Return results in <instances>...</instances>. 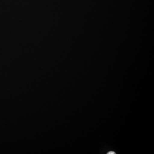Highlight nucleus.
Returning <instances> with one entry per match:
<instances>
[{
	"label": "nucleus",
	"mask_w": 154,
	"mask_h": 154,
	"mask_svg": "<svg viewBox=\"0 0 154 154\" xmlns=\"http://www.w3.org/2000/svg\"><path fill=\"white\" fill-rule=\"evenodd\" d=\"M115 152H110L107 153V154H115Z\"/></svg>",
	"instance_id": "f257e3e1"
}]
</instances>
